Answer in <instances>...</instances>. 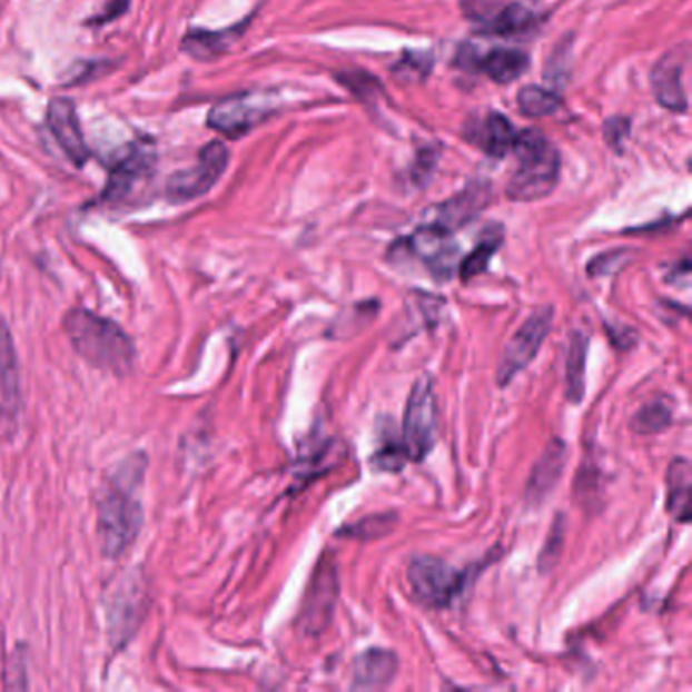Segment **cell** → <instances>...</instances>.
Segmentation results:
<instances>
[{
    "label": "cell",
    "instance_id": "obj_25",
    "mask_svg": "<svg viewBox=\"0 0 692 692\" xmlns=\"http://www.w3.org/2000/svg\"><path fill=\"white\" fill-rule=\"evenodd\" d=\"M520 112L531 118H544L553 116L561 110V98L553 90H546L541 86H526L518 92Z\"/></svg>",
    "mask_w": 692,
    "mask_h": 692
},
{
    "label": "cell",
    "instance_id": "obj_2",
    "mask_svg": "<svg viewBox=\"0 0 692 692\" xmlns=\"http://www.w3.org/2000/svg\"><path fill=\"white\" fill-rule=\"evenodd\" d=\"M63 329L71 347L92 368L120 378L132 374L137 349L127 332L112 319L88 309H71L63 317Z\"/></svg>",
    "mask_w": 692,
    "mask_h": 692
},
{
    "label": "cell",
    "instance_id": "obj_33",
    "mask_svg": "<svg viewBox=\"0 0 692 692\" xmlns=\"http://www.w3.org/2000/svg\"><path fill=\"white\" fill-rule=\"evenodd\" d=\"M431 70V56L427 53H406L403 61L394 68V73L408 80H423Z\"/></svg>",
    "mask_w": 692,
    "mask_h": 692
},
{
    "label": "cell",
    "instance_id": "obj_21",
    "mask_svg": "<svg viewBox=\"0 0 692 692\" xmlns=\"http://www.w3.org/2000/svg\"><path fill=\"white\" fill-rule=\"evenodd\" d=\"M243 29L244 24L224 29V31H204V29L189 31L184 37L181 47H184L187 56H191L194 59H201V61H209V59H216L221 53H226L240 39Z\"/></svg>",
    "mask_w": 692,
    "mask_h": 692
},
{
    "label": "cell",
    "instance_id": "obj_7",
    "mask_svg": "<svg viewBox=\"0 0 692 692\" xmlns=\"http://www.w3.org/2000/svg\"><path fill=\"white\" fill-rule=\"evenodd\" d=\"M145 610H147L145 577H140L137 571H130L125 577H120L112 593H108L106 617L112 646L120 647L127 644L139 630Z\"/></svg>",
    "mask_w": 692,
    "mask_h": 692
},
{
    "label": "cell",
    "instance_id": "obj_30",
    "mask_svg": "<svg viewBox=\"0 0 692 692\" xmlns=\"http://www.w3.org/2000/svg\"><path fill=\"white\" fill-rule=\"evenodd\" d=\"M462 12L474 23L484 29L485 24L492 23L500 11L508 4V0H459Z\"/></svg>",
    "mask_w": 692,
    "mask_h": 692
},
{
    "label": "cell",
    "instance_id": "obj_11",
    "mask_svg": "<svg viewBox=\"0 0 692 692\" xmlns=\"http://www.w3.org/2000/svg\"><path fill=\"white\" fill-rule=\"evenodd\" d=\"M268 115L270 110L256 98L255 93H240L224 98L209 110L208 127L230 139H238L248 135L260 122H265Z\"/></svg>",
    "mask_w": 692,
    "mask_h": 692
},
{
    "label": "cell",
    "instance_id": "obj_13",
    "mask_svg": "<svg viewBox=\"0 0 692 692\" xmlns=\"http://www.w3.org/2000/svg\"><path fill=\"white\" fill-rule=\"evenodd\" d=\"M689 66V49L686 46L676 47L660 58L652 70V92L656 102L664 106L670 112H686L689 100L684 90V71Z\"/></svg>",
    "mask_w": 692,
    "mask_h": 692
},
{
    "label": "cell",
    "instance_id": "obj_31",
    "mask_svg": "<svg viewBox=\"0 0 692 692\" xmlns=\"http://www.w3.org/2000/svg\"><path fill=\"white\" fill-rule=\"evenodd\" d=\"M571 41L573 39H569V41H561V46L556 47L553 51V56L548 59V63H546V70H544V78L548 81H553V86L556 88H561V86H565L566 73H569V59H571Z\"/></svg>",
    "mask_w": 692,
    "mask_h": 692
},
{
    "label": "cell",
    "instance_id": "obj_4",
    "mask_svg": "<svg viewBox=\"0 0 692 692\" xmlns=\"http://www.w3.org/2000/svg\"><path fill=\"white\" fill-rule=\"evenodd\" d=\"M438 408L435 384L428 376L415 382L403 423V445L408 459L423 462L437 443Z\"/></svg>",
    "mask_w": 692,
    "mask_h": 692
},
{
    "label": "cell",
    "instance_id": "obj_6",
    "mask_svg": "<svg viewBox=\"0 0 692 692\" xmlns=\"http://www.w3.org/2000/svg\"><path fill=\"white\" fill-rule=\"evenodd\" d=\"M553 319V307H538L514 332L497 364L496 380L500 386H508L522 369L531 366L532 359L538 356L544 339L551 334Z\"/></svg>",
    "mask_w": 692,
    "mask_h": 692
},
{
    "label": "cell",
    "instance_id": "obj_20",
    "mask_svg": "<svg viewBox=\"0 0 692 692\" xmlns=\"http://www.w3.org/2000/svg\"><path fill=\"white\" fill-rule=\"evenodd\" d=\"M516 128L504 115H490L474 130L467 132V139L487 152L490 157H506L516 142Z\"/></svg>",
    "mask_w": 692,
    "mask_h": 692
},
{
    "label": "cell",
    "instance_id": "obj_29",
    "mask_svg": "<svg viewBox=\"0 0 692 692\" xmlns=\"http://www.w3.org/2000/svg\"><path fill=\"white\" fill-rule=\"evenodd\" d=\"M563 546H565V518L556 516L551 534H548L543 551H541V556H538V571L543 575L544 573H551L554 566H556L561 554H563Z\"/></svg>",
    "mask_w": 692,
    "mask_h": 692
},
{
    "label": "cell",
    "instance_id": "obj_22",
    "mask_svg": "<svg viewBox=\"0 0 692 692\" xmlns=\"http://www.w3.org/2000/svg\"><path fill=\"white\" fill-rule=\"evenodd\" d=\"M669 487V512L674 518L686 524L691 520L692 465L684 457L672 459L666 474Z\"/></svg>",
    "mask_w": 692,
    "mask_h": 692
},
{
    "label": "cell",
    "instance_id": "obj_17",
    "mask_svg": "<svg viewBox=\"0 0 692 692\" xmlns=\"http://www.w3.org/2000/svg\"><path fill=\"white\" fill-rule=\"evenodd\" d=\"M492 201V189L487 184H472L463 189L462 194L451 197L443 206H438L435 216V226L443 230H459L463 226L472 224Z\"/></svg>",
    "mask_w": 692,
    "mask_h": 692
},
{
    "label": "cell",
    "instance_id": "obj_15",
    "mask_svg": "<svg viewBox=\"0 0 692 692\" xmlns=\"http://www.w3.org/2000/svg\"><path fill=\"white\" fill-rule=\"evenodd\" d=\"M152 167H155V150H152V147L147 145V142L135 145L112 167L102 199L105 201L125 199L152 171Z\"/></svg>",
    "mask_w": 692,
    "mask_h": 692
},
{
    "label": "cell",
    "instance_id": "obj_28",
    "mask_svg": "<svg viewBox=\"0 0 692 692\" xmlns=\"http://www.w3.org/2000/svg\"><path fill=\"white\" fill-rule=\"evenodd\" d=\"M497 248H500V234L485 236L484 240L477 244L474 250L463 258L462 266H459V275H462L463 283H467V280H472L477 275L485 273L492 256L496 255Z\"/></svg>",
    "mask_w": 692,
    "mask_h": 692
},
{
    "label": "cell",
    "instance_id": "obj_1",
    "mask_svg": "<svg viewBox=\"0 0 692 692\" xmlns=\"http://www.w3.org/2000/svg\"><path fill=\"white\" fill-rule=\"evenodd\" d=\"M147 474V455L132 453L116 465L98 496V538L106 558H120L139 538L142 526L140 490Z\"/></svg>",
    "mask_w": 692,
    "mask_h": 692
},
{
    "label": "cell",
    "instance_id": "obj_35",
    "mask_svg": "<svg viewBox=\"0 0 692 692\" xmlns=\"http://www.w3.org/2000/svg\"><path fill=\"white\" fill-rule=\"evenodd\" d=\"M435 165H437V150L423 149L416 155L415 169H413V179L415 184L425 185L431 175L435 174Z\"/></svg>",
    "mask_w": 692,
    "mask_h": 692
},
{
    "label": "cell",
    "instance_id": "obj_24",
    "mask_svg": "<svg viewBox=\"0 0 692 692\" xmlns=\"http://www.w3.org/2000/svg\"><path fill=\"white\" fill-rule=\"evenodd\" d=\"M538 17L522 4L508 2L492 23L485 24V36L514 37L531 33Z\"/></svg>",
    "mask_w": 692,
    "mask_h": 692
},
{
    "label": "cell",
    "instance_id": "obj_3",
    "mask_svg": "<svg viewBox=\"0 0 692 692\" xmlns=\"http://www.w3.org/2000/svg\"><path fill=\"white\" fill-rule=\"evenodd\" d=\"M512 150L518 169L510 177L506 196L512 201H536L553 191L561 175V157L541 130H522Z\"/></svg>",
    "mask_w": 692,
    "mask_h": 692
},
{
    "label": "cell",
    "instance_id": "obj_18",
    "mask_svg": "<svg viewBox=\"0 0 692 692\" xmlns=\"http://www.w3.org/2000/svg\"><path fill=\"white\" fill-rule=\"evenodd\" d=\"M462 59L465 68H475V70L485 73L490 80L502 83V86L522 78L531 66V58L524 51L504 49V47L492 49L482 58H472L469 49H463Z\"/></svg>",
    "mask_w": 692,
    "mask_h": 692
},
{
    "label": "cell",
    "instance_id": "obj_8",
    "mask_svg": "<svg viewBox=\"0 0 692 692\" xmlns=\"http://www.w3.org/2000/svg\"><path fill=\"white\" fill-rule=\"evenodd\" d=\"M228 162H230V152L226 149V145L219 140H211L201 149L199 159L191 169L177 171L169 177L167 189H165L169 201L187 204V201L206 196L216 187L221 175L226 174Z\"/></svg>",
    "mask_w": 692,
    "mask_h": 692
},
{
    "label": "cell",
    "instance_id": "obj_27",
    "mask_svg": "<svg viewBox=\"0 0 692 692\" xmlns=\"http://www.w3.org/2000/svg\"><path fill=\"white\" fill-rule=\"evenodd\" d=\"M670 425H672V408L666 401L644 404L632 418V428L640 435L662 433Z\"/></svg>",
    "mask_w": 692,
    "mask_h": 692
},
{
    "label": "cell",
    "instance_id": "obj_14",
    "mask_svg": "<svg viewBox=\"0 0 692 692\" xmlns=\"http://www.w3.org/2000/svg\"><path fill=\"white\" fill-rule=\"evenodd\" d=\"M47 128L51 130L59 149L66 152L76 167H83L90 159V147L83 139L76 106L68 98H56L47 106Z\"/></svg>",
    "mask_w": 692,
    "mask_h": 692
},
{
    "label": "cell",
    "instance_id": "obj_36",
    "mask_svg": "<svg viewBox=\"0 0 692 692\" xmlns=\"http://www.w3.org/2000/svg\"><path fill=\"white\" fill-rule=\"evenodd\" d=\"M627 130H630V122L625 118H612L605 125V139L612 145L613 149H620L623 137H627Z\"/></svg>",
    "mask_w": 692,
    "mask_h": 692
},
{
    "label": "cell",
    "instance_id": "obj_34",
    "mask_svg": "<svg viewBox=\"0 0 692 692\" xmlns=\"http://www.w3.org/2000/svg\"><path fill=\"white\" fill-rule=\"evenodd\" d=\"M630 258V253L625 250H615V253H607V255H601L591 260L589 265V275L591 277H605V275H612L617 268H622Z\"/></svg>",
    "mask_w": 692,
    "mask_h": 692
},
{
    "label": "cell",
    "instance_id": "obj_23",
    "mask_svg": "<svg viewBox=\"0 0 692 692\" xmlns=\"http://www.w3.org/2000/svg\"><path fill=\"white\" fill-rule=\"evenodd\" d=\"M589 337L583 332H573L566 352L565 394L569 403L581 404L585 396L587 376Z\"/></svg>",
    "mask_w": 692,
    "mask_h": 692
},
{
    "label": "cell",
    "instance_id": "obj_10",
    "mask_svg": "<svg viewBox=\"0 0 692 692\" xmlns=\"http://www.w3.org/2000/svg\"><path fill=\"white\" fill-rule=\"evenodd\" d=\"M398 246H403L404 250L427 265L428 270L441 280L453 277L457 265V244L453 243L451 231L431 224L398 243Z\"/></svg>",
    "mask_w": 692,
    "mask_h": 692
},
{
    "label": "cell",
    "instance_id": "obj_26",
    "mask_svg": "<svg viewBox=\"0 0 692 692\" xmlns=\"http://www.w3.org/2000/svg\"><path fill=\"white\" fill-rule=\"evenodd\" d=\"M398 524L396 514H372L366 518L358 520L352 526H344L337 532L342 538H356V541H378L382 536L391 534Z\"/></svg>",
    "mask_w": 692,
    "mask_h": 692
},
{
    "label": "cell",
    "instance_id": "obj_5",
    "mask_svg": "<svg viewBox=\"0 0 692 692\" xmlns=\"http://www.w3.org/2000/svg\"><path fill=\"white\" fill-rule=\"evenodd\" d=\"M408 583L421 605L431 610H443L449 607L451 601L462 593L465 587V573L437 556L425 554L413 558L408 566Z\"/></svg>",
    "mask_w": 692,
    "mask_h": 692
},
{
    "label": "cell",
    "instance_id": "obj_19",
    "mask_svg": "<svg viewBox=\"0 0 692 692\" xmlns=\"http://www.w3.org/2000/svg\"><path fill=\"white\" fill-rule=\"evenodd\" d=\"M396 672H398V656L394 652L384 647H369L354 662L352 686L362 691L384 689L396 679Z\"/></svg>",
    "mask_w": 692,
    "mask_h": 692
},
{
    "label": "cell",
    "instance_id": "obj_12",
    "mask_svg": "<svg viewBox=\"0 0 692 692\" xmlns=\"http://www.w3.org/2000/svg\"><path fill=\"white\" fill-rule=\"evenodd\" d=\"M21 411H23V394H21L17 352L9 327L0 319V423L7 431H12L19 425Z\"/></svg>",
    "mask_w": 692,
    "mask_h": 692
},
{
    "label": "cell",
    "instance_id": "obj_9",
    "mask_svg": "<svg viewBox=\"0 0 692 692\" xmlns=\"http://www.w3.org/2000/svg\"><path fill=\"white\" fill-rule=\"evenodd\" d=\"M339 593V579L334 561L322 558L300 607V627L305 634H322L332 622Z\"/></svg>",
    "mask_w": 692,
    "mask_h": 692
},
{
    "label": "cell",
    "instance_id": "obj_16",
    "mask_svg": "<svg viewBox=\"0 0 692 692\" xmlns=\"http://www.w3.org/2000/svg\"><path fill=\"white\" fill-rule=\"evenodd\" d=\"M569 449L563 438H551V443L544 447L543 455L532 467L528 484H526V502L531 506H541L546 497L553 494L554 487L565 474Z\"/></svg>",
    "mask_w": 692,
    "mask_h": 692
},
{
    "label": "cell",
    "instance_id": "obj_32",
    "mask_svg": "<svg viewBox=\"0 0 692 692\" xmlns=\"http://www.w3.org/2000/svg\"><path fill=\"white\" fill-rule=\"evenodd\" d=\"M408 459L406 449H404L403 441H394V443H384L380 449L374 455V467L382 472H401L404 462Z\"/></svg>",
    "mask_w": 692,
    "mask_h": 692
}]
</instances>
